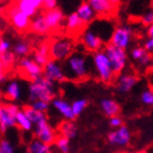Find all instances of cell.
<instances>
[{
  "label": "cell",
  "instance_id": "cell-1",
  "mask_svg": "<svg viewBox=\"0 0 153 153\" xmlns=\"http://www.w3.org/2000/svg\"><path fill=\"white\" fill-rule=\"evenodd\" d=\"M62 65L66 79L68 80L82 81L91 74L89 57L81 51H74Z\"/></svg>",
  "mask_w": 153,
  "mask_h": 153
},
{
  "label": "cell",
  "instance_id": "cell-2",
  "mask_svg": "<svg viewBox=\"0 0 153 153\" xmlns=\"http://www.w3.org/2000/svg\"><path fill=\"white\" fill-rule=\"evenodd\" d=\"M28 93L30 102H34L37 100L52 102V100L55 98L54 82L48 80L43 76L30 83Z\"/></svg>",
  "mask_w": 153,
  "mask_h": 153
},
{
  "label": "cell",
  "instance_id": "cell-3",
  "mask_svg": "<svg viewBox=\"0 0 153 153\" xmlns=\"http://www.w3.org/2000/svg\"><path fill=\"white\" fill-rule=\"evenodd\" d=\"M91 61H93L94 69L98 76L99 80L103 83H111L116 74L113 71L112 65H111L108 55L105 54L104 50L94 53L91 56Z\"/></svg>",
  "mask_w": 153,
  "mask_h": 153
},
{
  "label": "cell",
  "instance_id": "cell-4",
  "mask_svg": "<svg viewBox=\"0 0 153 153\" xmlns=\"http://www.w3.org/2000/svg\"><path fill=\"white\" fill-rule=\"evenodd\" d=\"M74 43L69 37H60L50 43V56L56 62L63 63L74 52Z\"/></svg>",
  "mask_w": 153,
  "mask_h": 153
},
{
  "label": "cell",
  "instance_id": "cell-5",
  "mask_svg": "<svg viewBox=\"0 0 153 153\" xmlns=\"http://www.w3.org/2000/svg\"><path fill=\"white\" fill-rule=\"evenodd\" d=\"M103 50H104L105 54L108 55V60H110L114 74L116 76L122 74L128 62L127 51L123 50V49H120L118 47H115L111 44H108L105 46Z\"/></svg>",
  "mask_w": 153,
  "mask_h": 153
},
{
  "label": "cell",
  "instance_id": "cell-6",
  "mask_svg": "<svg viewBox=\"0 0 153 153\" xmlns=\"http://www.w3.org/2000/svg\"><path fill=\"white\" fill-rule=\"evenodd\" d=\"M133 39V30L129 26H119L114 29L108 44L127 50Z\"/></svg>",
  "mask_w": 153,
  "mask_h": 153
},
{
  "label": "cell",
  "instance_id": "cell-7",
  "mask_svg": "<svg viewBox=\"0 0 153 153\" xmlns=\"http://www.w3.org/2000/svg\"><path fill=\"white\" fill-rule=\"evenodd\" d=\"M18 69L22 76L30 80L31 82L43 76L44 69L31 57H22L18 62Z\"/></svg>",
  "mask_w": 153,
  "mask_h": 153
},
{
  "label": "cell",
  "instance_id": "cell-8",
  "mask_svg": "<svg viewBox=\"0 0 153 153\" xmlns=\"http://www.w3.org/2000/svg\"><path fill=\"white\" fill-rule=\"evenodd\" d=\"M19 108L16 104L9 103L2 104L0 108V132L5 133L11 128L16 126V115L19 112Z\"/></svg>",
  "mask_w": 153,
  "mask_h": 153
},
{
  "label": "cell",
  "instance_id": "cell-9",
  "mask_svg": "<svg viewBox=\"0 0 153 153\" xmlns=\"http://www.w3.org/2000/svg\"><path fill=\"white\" fill-rule=\"evenodd\" d=\"M7 15L9 20L11 22L12 26L18 31H27L30 30V25H31V18L20 12L15 4L11 5L7 9Z\"/></svg>",
  "mask_w": 153,
  "mask_h": 153
},
{
  "label": "cell",
  "instance_id": "cell-10",
  "mask_svg": "<svg viewBox=\"0 0 153 153\" xmlns=\"http://www.w3.org/2000/svg\"><path fill=\"white\" fill-rule=\"evenodd\" d=\"M34 136L38 140H41L42 143L49 145V146L54 145L57 138L56 132L53 129L52 126L48 122V120L34 126Z\"/></svg>",
  "mask_w": 153,
  "mask_h": 153
},
{
  "label": "cell",
  "instance_id": "cell-11",
  "mask_svg": "<svg viewBox=\"0 0 153 153\" xmlns=\"http://www.w3.org/2000/svg\"><path fill=\"white\" fill-rule=\"evenodd\" d=\"M82 44L85 47L86 50L91 52H98V51L103 50V44L104 41L103 38L97 33L95 29L91 27L89 29H86L85 31L82 33Z\"/></svg>",
  "mask_w": 153,
  "mask_h": 153
},
{
  "label": "cell",
  "instance_id": "cell-12",
  "mask_svg": "<svg viewBox=\"0 0 153 153\" xmlns=\"http://www.w3.org/2000/svg\"><path fill=\"white\" fill-rule=\"evenodd\" d=\"M44 72L43 76L50 80L52 82H63L66 80L64 69H63V65L60 62H56L54 60H50L45 66L43 67Z\"/></svg>",
  "mask_w": 153,
  "mask_h": 153
},
{
  "label": "cell",
  "instance_id": "cell-13",
  "mask_svg": "<svg viewBox=\"0 0 153 153\" xmlns=\"http://www.w3.org/2000/svg\"><path fill=\"white\" fill-rule=\"evenodd\" d=\"M108 140L111 146L115 147H126L129 145L131 140V132L127 127L118 128V129L113 130L108 135Z\"/></svg>",
  "mask_w": 153,
  "mask_h": 153
},
{
  "label": "cell",
  "instance_id": "cell-14",
  "mask_svg": "<svg viewBox=\"0 0 153 153\" xmlns=\"http://www.w3.org/2000/svg\"><path fill=\"white\" fill-rule=\"evenodd\" d=\"M137 83H138V78L136 74L131 72H122L118 74L116 79V88L119 93L127 94L131 91Z\"/></svg>",
  "mask_w": 153,
  "mask_h": 153
},
{
  "label": "cell",
  "instance_id": "cell-15",
  "mask_svg": "<svg viewBox=\"0 0 153 153\" xmlns=\"http://www.w3.org/2000/svg\"><path fill=\"white\" fill-rule=\"evenodd\" d=\"M14 4L20 12L31 18L43 7V0H15Z\"/></svg>",
  "mask_w": 153,
  "mask_h": 153
},
{
  "label": "cell",
  "instance_id": "cell-16",
  "mask_svg": "<svg viewBox=\"0 0 153 153\" xmlns=\"http://www.w3.org/2000/svg\"><path fill=\"white\" fill-rule=\"evenodd\" d=\"M44 16H45L46 24H47L48 28H49L50 31L59 30L61 28V26H62L63 22H64V14L57 7L46 11L44 13Z\"/></svg>",
  "mask_w": 153,
  "mask_h": 153
},
{
  "label": "cell",
  "instance_id": "cell-17",
  "mask_svg": "<svg viewBox=\"0 0 153 153\" xmlns=\"http://www.w3.org/2000/svg\"><path fill=\"white\" fill-rule=\"evenodd\" d=\"M54 110L56 111L61 116L65 118V120H74L76 118V115L74 114L71 104L68 103L66 100L62 98H54L51 102Z\"/></svg>",
  "mask_w": 153,
  "mask_h": 153
},
{
  "label": "cell",
  "instance_id": "cell-18",
  "mask_svg": "<svg viewBox=\"0 0 153 153\" xmlns=\"http://www.w3.org/2000/svg\"><path fill=\"white\" fill-rule=\"evenodd\" d=\"M131 57L132 60L135 61L137 64H139L140 66L146 67L152 63V56L151 53L145 49L141 46H136L133 47L131 49Z\"/></svg>",
  "mask_w": 153,
  "mask_h": 153
},
{
  "label": "cell",
  "instance_id": "cell-19",
  "mask_svg": "<svg viewBox=\"0 0 153 153\" xmlns=\"http://www.w3.org/2000/svg\"><path fill=\"white\" fill-rule=\"evenodd\" d=\"M66 30L71 34L83 33L85 31V25L81 20L76 12L69 14L66 19Z\"/></svg>",
  "mask_w": 153,
  "mask_h": 153
},
{
  "label": "cell",
  "instance_id": "cell-20",
  "mask_svg": "<svg viewBox=\"0 0 153 153\" xmlns=\"http://www.w3.org/2000/svg\"><path fill=\"white\" fill-rule=\"evenodd\" d=\"M76 14L79 15V17L81 18V20L84 22V25H89L95 20L96 12L94 11V9L91 7V5L88 3V1H83L81 4L76 9Z\"/></svg>",
  "mask_w": 153,
  "mask_h": 153
},
{
  "label": "cell",
  "instance_id": "cell-21",
  "mask_svg": "<svg viewBox=\"0 0 153 153\" xmlns=\"http://www.w3.org/2000/svg\"><path fill=\"white\" fill-rule=\"evenodd\" d=\"M97 16H108L115 10L110 0H88Z\"/></svg>",
  "mask_w": 153,
  "mask_h": 153
},
{
  "label": "cell",
  "instance_id": "cell-22",
  "mask_svg": "<svg viewBox=\"0 0 153 153\" xmlns=\"http://www.w3.org/2000/svg\"><path fill=\"white\" fill-rule=\"evenodd\" d=\"M30 31H32L35 34H39V35H44V34H47L48 32H50L47 24H46L44 13H37L31 19Z\"/></svg>",
  "mask_w": 153,
  "mask_h": 153
},
{
  "label": "cell",
  "instance_id": "cell-23",
  "mask_svg": "<svg viewBox=\"0 0 153 153\" xmlns=\"http://www.w3.org/2000/svg\"><path fill=\"white\" fill-rule=\"evenodd\" d=\"M50 57V43H42L37 48V50L34 52L33 60L38 65L44 67L51 60Z\"/></svg>",
  "mask_w": 153,
  "mask_h": 153
},
{
  "label": "cell",
  "instance_id": "cell-24",
  "mask_svg": "<svg viewBox=\"0 0 153 153\" xmlns=\"http://www.w3.org/2000/svg\"><path fill=\"white\" fill-rule=\"evenodd\" d=\"M22 86L19 84L18 81L16 80H12L9 81L5 85L4 88V95L9 100L11 101H17L22 98Z\"/></svg>",
  "mask_w": 153,
  "mask_h": 153
},
{
  "label": "cell",
  "instance_id": "cell-25",
  "mask_svg": "<svg viewBox=\"0 0 153 153\" xmlns=\"http://www.w3.org/2000/svg\"><path fill=\"white\" fill-rule=\"evenodd\" d=\"M100 108L104 115H106L108 117L112 118L115 116H118L120 112V106L117 102L113 99L110 98H104L101 100L100 102Z\"/></svg>",
  "mask_w": 153,
  "mask_h": 153
},
{
  "label": "cell",
  "instance_id": "cell-26",
  "mask_svg": "<svg viewBox=\"0 0 153 153\" xmlns=\"http://www.w3.org/2000/svg\"><path fill=\"white\" fill-rule=\"evenodd\" d=\"M59 132H60L61 136L71 139L76 135V127L72 122V120H65V121L61 122L59 126Z\"/></svg>",
  "mask_w": 153,
  "mask_h": 153
},
{
  "label": "cell",
  "instance_id": "cell-27",
  "mask_svg": "<svg viewBox=\"0 0 153 153\" xmlns=\"http://www.w3.org/2000/svg\"><path fill=\"white\" fill-rule=\"evenodd\" d=\"M27 153H52V150L51 146L42 143L37 138H34L29 143Z\"/></svg>",
  "mask_w": 153,
  "mask_h": 153
},
{
  "label": "cell",
  "instance_id": "cell-28",
  "mask_svg": "<svg viewBox=\"0 0 153 153\" xmlns=\"http://www.w3.org/2000/svg\"><path fill=\"white\" fill-rule=\"evenodd\" d=\"M22 111L26 113L27 116L29 117V119L31 120L32 123H33L34 126H36V124L41 123V122L47 120V115H46V113L38 112V111L34 110L33 108H31L30 105L25 106V108H22Z\"/></svg>",
  "mask_w": 153,
  "mask_h": 153
},
{
  "label": "cell",
  "instance_id": "cell-29",
  "mask_svg": "<svg viewBox=\"0 0 153 153\" xmlns=\"http://www.w3.org/2000/svg\"><path fill=\"white\" fill-rule=\"evenodd\" d=\"M34 124L29 119L27 114L22 110H20L16 115V127L24 132H29L33 129Z\"/></svg>",
  "mask_w": 153,
  "mask_h": 153
},
{
  "label": "cell",
  "instance_id": "cell-30",
  "mask_svg": "<svg viewBox=\"0 0 153 153\" xmlns=\"http://www.w3.org/2000/svg\"><path fill=\"white\" fill-rule=\"evenodd\" d=\"M31 50V46L27 41H18L13 45L12 51L17 57H27V55L30 53Z\"/></svg>",
  "mask_w": 153,
  "mask_h": 153
},
{
  "label": "cell",
  "instance_id": "cell-31",
  "mask_svg": "<svg viewBox=\"0 0 153 153\" xmlns=\"http://www.w3.org/2000/svg\"><path fill=\"white\" fill-rule=\"evenodd\" d=\"M70 139L66 138L64 136H57L56 140L54 143V146L56 148L57 151H60L61 153H68L70 149V143H69Z\"/></svg>",
  "mask_w": 153,
  "mask_h": 153
},
{
  "label": "cell",
  "instance_id": "cell-32",
  "mask_svg": "<svg viewBox=\"0 0 153 153\" xmlns=\"http://www.w3.org/2000/svg\"><path fill=\"white\" fill-rule=\"evenodd\" d=\"M0 62L2 63V65L5 67V69L9 70L10 68H12L14 66L15 62H16V55L14 54L13 51H9V52L4 53L0 56Z\"/></svg>",
  "mask_w": 153,
  "mask_h": 153
},
{
  "label": "cell",
  "instance_id": "cell-33",
  "mask_svg": "<svg viewBox=\"0 0 153 153\" xmlns=\"http://www.w3.org/2000/svg\"><path fill=\"white\" fill-rule=\"evenodd\" d=\"M86 106H87V100L86 99H78V100H74L71 103V108L76 117L85 110Z\"/></svg>",
  "mask_w": 153,
  "mask_h": 153
},
{
  "label": "cell",
  "instance_id": "cell-34",
  "mask_svg": "<svg viewBox=\"0 0 153 153\" xmlns=\"http://www.w3.org/2000/svg\"><path fill=\"white\" fill-rule=\"evenodd\" d=\"M30 106H31V108H33L34 110L38 111V112L46 113L48 110H49L50 102H46V101L37 100V101H34V102L30 103Z\"/></svg>",
  "mask_w": 153,
  "mask_h": 153
},
{
  "label": "cell",
  "instance_id": "cell-35",
  "mask_svg": "<svg viewBox=\"0 0 153 153\" xmlns=\"http://www.w3.org/2000/svg\"><path fill=\"white\" fill-rule=\"evenodd\" d=\"M141 102L143 104L149 105V106H153V91L152 89H146L141 93L140 96Z\"/></svg>",
  "mask_w": 153,
  "mask_h": 153
},
{
  "label": "cell",
  "instance_id": "cell-36",
  "mask_svg": "<svg viewBox=\"0 0 153 153\" xmlns=\"http://www.w3.org/2000/svg\"><path fill=\"white\" fill-rule=\"evenodd\" d=\"M0 148H1V153H14V147L7 139L0 140Z\"/></svg>",
  "mask_w": 153,
  "mask_h": 153
},
{
  "label": "cell",
  "instance_id": "cell-37",
  "mask_svg": "<svg viewBox=\"0 0 153 153\" xmlns=\"http://www.w3.org/2000/svg\"><path fill=\"white\" fill-rule=\"evenodd\" d=\"M140 20H141V24H143V26L150 27L151 25L153 24V12L151 11V10L148 11V12H146L143 16H141Z\"/></svg>",
  "mask_w": 153,
  "mask_h": 153
},
{
  "label": "cell",
  "instance_id": "cell-38",
  "mask_svg": "<svg viewBox=\"0 0 153 153\" xmlns=\"http://www.w3.org/2000/svg\"><path fill=\"white\" fill-rule=\"evenodd\" d=\"M12 47H13L12 44H11V42H10L9 39L2 38V41L0 42V56H1L2 54H4V53L11 51Z\"/></svg>",
  "mask_w": 153,
  "mask_h": 153
},
{
  "label": "cell",
  "instance_id": "cell-39",
  "mask_svg": "<svg viewBox=\"0 0 153 153\" xmlns=\"http://www.w3.org/2000/svg\"><path fill=\"white\" fill-rule=\"evenodd\" d=\"M110 126L113 128V129H118V128L122 127V119L119 117V116H115V117L110 118Z\"/></svg>",
  "mask_w": 153,
  "mask_h": 153
},
{
  "label": "cell",
  "instance_id": "cell-40",
  "mask_svg": "<svg viewBox=\"0 0 153 153\" xmlns=\"http://www.w3.org/2000/svg\"><path fill=\"white\" fill-rule=\"evenodd\" d=\"M43 7L48 11L56 7V0H43Z\"/></svg>",
  "mask_w": 153,
  "mask_h": 153
},
{
  "label": "cell",
  "instance_id": "cell-41",
  "mask_svg": "<svg viewBox=\"0 0 153 153\" xmlns=\"http://www.w3.org/2000/svg\"><path fill=\"white\" fill-rule=\"evenodd\" d=\"M143 48L146 49L148 52L153 53V38H148L145 44H143Z\"/></svg>",
  "mask_w": 153,
  "mask_h": 153
},
{
  "label": "cell",
  "instance_id": "cell-42",
  "mask_svg": "<svg viewBox=\"0 0 153 153\" xmlns=\"http://www.w3.org/2000/svg\"><path fill=\"white\" fill-rule=\"evenodd\" d=\"M7 70L5 69V67L2 65V63L0 62V84L2 83L5 80V74H7Z\"/></svg>",
  "mask_w": 153,
  "mask_h": 153
},
{
  "label": "cell",
  "instance_id": "cell-43",
  "mask_svg": "<svg viewBox=\"0 0 153 153\" xmlns=\"http://www.w3.org/2000/svg\"><path fill=\"white\" fill-rule=\"evenodd\" d=\"M147 35H148L149 38H153V24L147 29Z\"/></svg>",
  "mask_w": 153,
  "mask_h": 153
},
{
  "label": "cell",
  "instance_id": "cell-44",
  "mask_svg": "<svg viewBox=\"0 0 153 153\" xmlns=\"http://www.w3.org/2000/svg\"><path fill=\"white\" fill-rule=\"evenodd\" d=\"M150 7H151V11L153 12V0L151 1V4H150Z\"/></svg>",
  "mask_w": 153,
  "mask_h": 153
},
{
  "label": "cell",
  "instance_id": "cell-45",
  "mask_svg": "<svg viewBox=\"0 0 153 153\" xmlns=\"http://www.w3.org/2000/svg\"><path fill=\"white\" fill-rule=\"evenodd\" d=\"M2 41V35H1V33H0V42Z\"/></svg>",
  "mask_w": 153,
  "mask_h": 153
},
{
  "label": "cell",
  "instance_id": "cell-46",
  "mask_svg": "<svg viewBox=\"0 0 153 153\" xmlns=\"http://www.w3.org/2000/svg\"><path fill=\"white\" fill-rule=\"evenodd\" d=\"M1 105H2V104H1V103H0V108H1Z\"/></svg>",
  "mask_w": 153,
  "mask_h": 153
},
{
  "label": "cell",
  "instance_id": "cell-47",
  "mask_svg": "<svg viewBox=\"0 0 153 153\" xmlns=\"http://www.w3.org/2000/svg\"><path fill=\"white\" fill-rule=\"evenodd\" d=\"M0 153H1V148H0Z\"/></svg>",
  "mask_w": 153,
  "mask_h": 153
},
{
  "label": "cell",
  "instance_id": "cell-48",
  "mask_svg": "<svg viewBox=\"0 0 153 153\" xmlns=\"http://www.w3.org/2000/svg\"><path fill=\"white\" fill-rule=\"evenodd\" d=\"M0 133H1V132H0Z\"/></svg>",
  "mask_w": 153,
  "mask_h": 153
},
{
  "label": "cell",
  "instance_id": "cell-49",
  "mask_svg": "<svg viewBox=\"0 0 153 153\" xmlns=\"http://www.w3.org/2000/svg\"><path fill=\"white\" fill-rule=\"evenodd\" d=\"M0 1H1V0H0Z\"/></svg>",
  "mask_w": 153,
  "mask_h": 153
}]
</instances>
